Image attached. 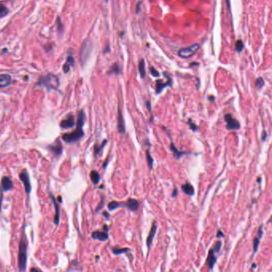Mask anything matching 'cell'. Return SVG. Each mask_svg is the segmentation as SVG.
Listing matches in <instances>:
<instances>
[{"label": "cell", "instance_id": "cell-1", "mask_svg": "<svg viewBox=\"0 0 272 272\" xmlns=\"http://www.w3.org/2000/svg\"><path fill=\"white\" fill-rule=\"evenodd\" d=\"M59 78L53 73H47L46 75L41 76L37 85L40 87H45L47 90H58L59 87Z\"/></svg>", "mask_w": 272, "mask_h": 272}, {"label": "cell", "instance_id": "cell-2", "mask_svg": "<svg viewBox=\"0 0 272 272\" xmlns=\"http://www.w3.org/2000/svg\"><path fill=\"white\" fill-rule=\"evenodd\" d=\"M27 246L26 242V238L22 236V239L19 243V248H18V270L20 272H24L27 268Z\"/></svg>", "mask_w": 272, "mask_h": 272}, {"label": "cell", "instance_id": "cell-3", "mask_svg": "<svg viewBox=\"0 0 272 272\" xmlns=\"http://www.w3.org/2000/svg\"><path fill=\"white\" fill-rule=\"evenodd\" d=\"M84 136V132L82 128L77 127L74 131L69 133H65L62 135V139L66 143H73L78 141Z\"/></svg>", "mask_w": 272, "mask_h": 272}, {"label": "cell", "instance_id": "cell-4", "mask_svg": "<svg viewBox=\"0 0 272 272\" xmlns=\"http://www.w3.org/2000/svg\"><path fill=\"white\" fill-rule=\"evenodd\" d=\"M199 48H200L199 44H193L190 47L180 50L178 51V55L183 58H189L192 57L193 55L199 50Z\"/></svg>", "mask_w": 272, "mask_h": 272}, {"label": "cell", "instance_id": "cell-5", "mask_svg": "<svg viewBox=\"0 0 272 272\" xmlns=\"http://www.w3.org/2000/svg\"><path fill=\"white\" fill-rule=\"evenodd\" d=\"M224 120L227 122V129H240V123L230 114H226L224 116Z\"/></svg>", "mask_w": 272, "mask_h": 272}, {"label": "cell", "instance_id": "cell-6", "mask_svg": "<svg viewBox=\"0 0 272 272\" xmlns=\"http://www.w3.org/2000/svg\"><path fill=\"white\" fill-rule=\"evenodd\" d=\"M19 178H20L21 181H22L23 185H24L25 191H26V192H27V194H29V193L31 192V184L27 171V170L22 171V173L19 174Z\"/></svg>", "mask_w": 272, "mask_h": 272}, {"label": "cell", "instance_id": "cell-7", "mask_svg": "<svg viewBox=\"0 0 272 272\" xmlns=\"http://www.w3.org/2000/svg\"><path fill=\"white\" fill-rule=\"evenodd\" d=\"M173 83V81L171 79V77L168 75V81L164 82L162 80H158L156 81V93L157 94H161L163 91V89H165L167 86H170Z\"/></svg>", "mask_w": 272, "mask_h": 272}, {"label": "cell", "instance_id": "cell-8", "mask_svg": "<svg viewBox=\"0 0 272 272\" xmlns=\"http://www.w3.org/2000/svg\"><path fill=\"white\" fill-rule=\"evenodd\" d=\"M75 125V120H74V117L72 114H69V116L62 120L60 123V126L62 129H70L73 127Z\"/></svg>", "mask_w": 272, "mask_h": 272}, {"label": "cell", "instance_id": "cell-9", "mask_svg": "<svg viewBox=\"0 0 272 272\" xmlns=\"http://www.w3.org/2000/svg\"><path fill=\"white\" fill-rule=\"evenodd\" d=\"M73 63H74V58H73V56L72 54V53H69L68 57H67L66 61H65V64L63 65L62 69L63 72L65 73H69V70H70V68L73 65Z\"/></svg>", "mask_w": 272, "mask_h": 272}, {"label": "cell", "instance_id": "cell-10", "mask_svg": "<svg viewBox=\"0 0 272 272\" xmlns=\"http://www.w3.org/2000/svg\"><path fill=\"white\" fill-rule=\"evenodd\" d=\"M49 148L50 149V151L52 152H54V154L55 156H61V153H62V145H61V142L59 140H57L56 142L54 143L52 145H50Z\"/></svg>", "mask_w": 272, "mask_h": 272}, {"label": "cell", "instance_id": "cell-11", "mask_svg": "<svg viewBox=\"0 0 272 272\" xmlns=\"http://www.w3.org/2000/svg\"><path fill=\"white\" fill-rule=\"evenodd\" d=\"M117 120H118V123H117L118 131H119L121 133H125V123L124 117H123V115H122L121 109L118 110Z\"/></svg>", "mask_w": 272, "mask_h": 272}, {"label": "cell", "instance_id": "cell-12", "mask_svg": "<svg viewBox=\"0 0 272 272\" xmlns=\"http://www.w3.org/2000/svg\"><path fill=\"white\" fill-rule=\"evenodd\" d=\"M156 229H157V225H156V222H154V223H152L150 232H149V234H148V237H147L146 244H147V246H148V248H150L151 245H152V241H153V238H154L155 235H156Z\"/></svg>", "mask_w": 272, "mask_h": 272}, {"label": "cell", "instance_id": "cell-13", "mask_svg": "<svg viewBox=\"0 0 272 272\" xmlns=\"http://www.w3.org/2000/svg\"><path fill=\"white\" fill-rule=\"evenodd\" d=\"M125 207L129 209L130 211H136L138 210L139 208V203L138 201L136 200L135 199H129L128 200L126 201L125 203Z\"/></svg>", "mask_w": 272, "mask_h": 272}, {"label": "cell", "instance_id": "cell-14", "mask_svg": "<svg viewBox=\"0 0 272 272\" xmlns=\"http://www.w3.org/2000/svg\"><path fill=\"white\" fill-rule=\"evenodd\" d=\"M215 252H214L213 249H210L209 252H208V255H207V264L210 270H211L214 267V265L216 262V257L215 256Z\"/></svg>", "mask_w": 272, "mask_h": 272}, {"label": "cell", "instance_id": "cell-15", "mask_svg": "<svg viewBox=\"0 0 272 272\" xmlns=\"http://www.w3.org/2000/svg\"><path fill=\"white\" fill-rule=\"evenodd\" d=\"M52 201H53L54 206L55 208V216H54V223L56 225H58L59 224V220H60V206H59L58 201H56L54 197L53 196H50Z\"/></svg>", "mask_w": 272, "mask_h": 272}, {"label": "cell", "instance_id": "cell-16", "mask_svg": "<svg viewBox=\"0 0 272 272\" xmlns=\"http://www.w3.org/2000/svg\"><path fill=\"white\" fill-rule=\"evenodd\" d=\"M2 191L6 192L9 191L10 189H12L13 188V182L11 181L9 177H3L2 178Z\"/></svg>", "mask_w": 272, "mask_h": 272}, {"label": "cell", "instance_id": "cell-17", "mask_svg": "<svg viewBox=\"0 0 272 272\" xmlns=\"http://www.w3.org/2000/svg\"><path fill=\"white\" fill-rule=\"evenodd\" d=\"M11 83V77L9 74L2 73L0 75V87L4 88L8 86Z\"/></svg>", "mask_w": 272, "mask_h": 272}, {"label": "cell", "instance_id": "cell-18", "mask_svg": "<svg viewBox=\"0 0 272 272\" xmlns=\"http://www.w3.org/2000/svg\"><path fill=\"white\" fill-rule=\"evenodd\" d=\"M92 237L94 238V240H101V241H106L108 240L109 238V235H108L107 232H99V231H97V232H94L92 234Z\"/></svg>", "mask_w": 272, "mask_h": 272}, {"label": "cell", "instance_id": "cell-19", "mask_svg": "<svg viewBox=\"0 0 272 272\" xmlns=\"http://www.w3.org/2000/svg\"><path fill=\"white\" fill-rule=\"evenodd\" d=\"M258 233H259L258 236L255 238V240H253V251H254V253H256L259 249V245L260 238H261V236H262V235H263L262 226H260L259 228Z\"/></svg>", "mask_w": 272, "mask_h": 272}, {"label": "cell", "instance_id": "cell-20", "mask_svg": "<svg viewBox=\"0 0 272 272\" xmlns=\"http://www.w3.org/2000/svg\"><path fill=\"white\" fill-rule=\"evenodd\" d=\"M182 190H183L184 192L188 196H192L194 195V193H195V190H194V188H193L192 185L191 184L189 183H186L182 185V187H181Z\"/></svg>", "mask_w": 272, "mask_h": 272}, {"label": "cell", "instance_id": "cell-21", "mask_svg": "<svg viewBox=\"0 0 272 272\" xmlns=\"http://www.w3.org/2000/svg\"><path fill=\"white\" fill-rule=\"evenodd\" d=\"M85 115L84 110H80L77 114V127H81L82 128L85 124Z\"/></svg>", "mask_w": 272, "mask_h": 272}, {"label": "cell", "instance_id": "cell-22", "mask_svg": "<svg viewBox=\"0 0 272 272\" xmlns=\"http://www.w3.org/2000/svg\"><path fill=\"white\" fill-rule=\"evenodd\" d=\"M170 148L171 150L173 151V154H174V156L176 157L177 159H180L181 157V156L184 154H187L188 152H181V151H179L176 147H175L174 144L173 142L171 143L170 144Z\"/></svg>", "mask_w": 272, "mask_h": 272}, {"label": "cell", "instance_id": "cell-23", "mask_svg": "<svg viewBox=\"0 0 272 272\" xmlns=\"http://www.w3.org/2000/svg\"><path fill=\"white\" fill-rule=\"evenodd\" d=\"M138 69L140 77L141 78H144V77L146 75V71H145V62H144V59H140V62H139Z\"/></svg>", "mask_w": 272, "mask_h": 272}, {"label": "cell", "instance_id": "cell-24", "mask_svg": "<svg viewBox=\"0 0 272 272\" xmlns=\"http://www.w3.org/2000/svg\"><path fill=\"white\" fill-rule=\"evenodd\" d=\"M121 72V68L120 65H118L117 63H114V65L110 67V70L108 72L109 74H119Z\"/></svg>", "mask_w": 272, "mask_h": 272}, {"label": "cell", "instance_id": "cell-25", "mask_svg": "<svg viewBox=\"0 0 272 272\" xmlns=\"http://www.w3.org/2000/svg\"><path fill=\"white\" fill-rule=\"evenodd\" d=\"M90 179H91L92 182L94 184H98L99 183L100 180H101V177H100L99 173L97 171H92L90 173Z\"/></svg>", "mask_w": 272, "mask_h": 272}, {"label": "cell", "instance_id": "cell-26", "mask_svg": "<svg viewBox=\"0 0 272 272\" xmlns=\"http://www.w3.org/2000/svg\"><path fill=\"white\" fill-rule=\"evenodd\" d=\"M9 13V10L8 8L6 7V6L3 5L2 2L0 3V18H4L5 16H6Z\"/></svg>", "mask_w": 272, "mask_h": 272}, {"label": "cell", "instance_id": "cell-27", "mask_svg": "<svg viewBox=\"0 0 272 272\" xmlns=\"http://www.w3.org/2000/svg\"><path fill=\"white\" fill-rule=\"evenodd\" d=\"M121 205V203H118L117 201H111L109 204H108V208L110 211H114L115 209H117L118 207Z\"/></svg>", "mask_w": 272, "mask_h": 272}, {"label": "cell", "instance_id": "cell-28", "mask_svg": "<svg viewBox=\"0 0 272 272\" xmlns=\"http://www.w3.org/2000/svg\"><path fill=\"white\" fill-rule=\"evenodd\" d=\"M106 144H107V140H105L101 145L95 144V146H94V154H95V156H98V155L99 154L100 152L102 151V149H103L104 146H105Z\"/></svg>", "mask_w": 272, "mask_h": 272}, {"label": "cell", "instance_id": "cell-29", "mask_svg": "<svg viewBox=\"0 0 272 272\" xmlns=\"http://www.w3.org/2000/svg\"><path fill=\"white\" fill-rule=\"evenodd\" d=\"M146 157H147V163H148L149 169H152V168H153V162H154V161H153V158H152V156H151L150 152H149V150L146 151Z\"/></svg>", "mask_w": 272, "mask_h": 272}, {"label": "cell", "instance_id": "cell-30", "mask_svg": "<svg viewBox=\"0 0 272 272\" xmlns=\"http://www.w3.org/2000/svg\"><path fill=\"white\" fill-rule=\"evenodd\" d=\"M128 252H129V249L128 248H113V252L115 255H121V254H125Z\"/></svg>", "mask_w": 272, "mask_h": 272}, {"label": "cell", "instance_id": "cell-31", "mask_svg": "<svg viewBox=\"0 0 272 272\" xmlns=\"http://www.w3.org/2000/svg\"><path fill=\"white\" fill-rule=\"evenodd\" d=\"M264 85V80L263 77H258L255 81V87L258 89H261Z\"/></svg>", "mask_w": 272, "mask_h": 272}, {"label": "cell", "instance_id": "cell-32", "mask_svg": "<svg viewBox=\"0 0 272 272\" xmlns=\"http://www.w3.org/2000/svg\"><path fill=\"white\" fill-rule=\"evenodd\" d=\"M244 48V43H243V41L242 40H238L236 42V49L237 50V52H241Z\"/></svg>", "mask_w": 272, "mask_h": 272}, {"label": "cell", "instance_id": "cell-33", "mask_svg": "<svg viewBox=\"0 0 272 272\" xmlns=\"http://www.w3.org/2000/svg\"><path fill=\"white\" fill-rule=\"evenodd\" d=\"M57 25H58V31H59V33H61V34L63 31V29H64V27H63V24L61 21V18H59V17L57 18Z\"/></svg>", "mask_w": 272, "mask_h": 272}, {"label": "cell", "instance_id": "cell-34", "mask_svg": "<svg viewBox=\"0 0 272 272\" xmlns=\"http://www.w3.org/2000/svg\"><path fill=\"white\" fill-rule=\"evenodd\" d=\"M150 73L152 74V76L153 77H160V73H159L154 67L151 66L150 67Z\"/></svg>", "mask_w": 272, "mask_h": 272}, {"label": "cell", "instance_id": "cell-35", "mask_svg": "<svg viewBox=\"0 0 272 272\" xmlns=\"http://www.w3.org/2000/svg\"><path fill=\"white\" fill-rule=\"evenodd\" d=\"M220 248H221V242L220 241L216 242V243L214 244V248H213L214 252H218L219 250H220Z\"/></svg>", "mask_w": 272, "mask_h": 272}, {"label": "cell", "instance_id": "cell-36", "mask_svg": "<svg viewBox=\"0 0 272 272\" xmlns=\"http://www.w3.org/2000/svg\"><path fill=\"white\" fill-rule=\"evenodd\" d=\"M188 125H189V126H190V128H191L193 130V131H196V130H197V125L196 124H194V123H192V121L190 120V119H189V120H188Z\"/></svg>", "mask_w": 272, "mask_h": 272}, {"label": "cell", "instance_id": "cell-37", "mask_svg": "<svg viewBox=\"0 0 272 272\" xmlns=\"http://www.w3.org/2000/svg\"><path fill=\"white\" fill-rule=\"evenodd\" d=\"M142 4V2H138L136 3V14H139L140 13V5Z\"/></svg>", "mask_w": 272, "mask_h": 272}, {"label": "cell", "instance_id": "cell-38", "mask_svg": "<svg viewBox=\"0 0 272 272\" xmlns=\"http://www.w3.org/2000/svg\"><path fill=\"white\" fill-rule=\"evenodd\" d=\"M103 206H104V201L102 200V201H101V203H100L99 205L98 206V208L96 209V211H97V212H98V211H99L100 210L102 209V207H103Z\"/></svg>", "mask_w": 272, "mask_h": 272}, {"label": "cell", "instance_id": "cell-39", "mask_svg": "<svg viewBox=\"0 0 272 272\" xmlns=\"http://www.w3.org/2000/svg\"><path fill=\"white\" fill-rule=\"evenodd\" d=\"M31 272H43L39 268H36V267H33L31 269Z\"/></svg>", "mask_w": 272, "mask_h": 272}, {"label": "cell", "instance_id": "cell-40", "mask_svg": "<svg viewBox=\"0 0 272 272\" xmlns=\"http://www.w3.org/2000/svg\"><path fill=\"white\" fill-rule=\"evenodd\" d=\"M217 237H218V238H219V237H223V234L222 233V232H221V231H220V230H219V231H218Z\"/></svg>", "mask_w": 272, "mask_h": 272}, {"label": "cell", "instance_id": "cell-41", "mask_svg": "<svg viewBox=\"0 0 272 272\" xmlns=\"http://www.w3.org/2000/svg\"><path fill=\"white\" fill-rule=\"evenodd\" d=\"M109 51H110V46L107 45L106 47V48H105V50H104V53H107Z\"/></svg>", "mask_w": 272, "mask_h": 272}, {"label": "cell", "instance_id": "cell-42", "mask_svg": "<svg viewBox=\"0 0 272 272\" xmlns=\"http://www.w3.org/2000/svg\"><path fill=\"white\" fill-rule=\"evenodd\" d=\"M177 189L175 188L174 190H173V195H172V196L176 197L177 196Z\"/></svg>", "mask_w": 272, "mask_h": 272}, {"label": "cell", "instance_id": "cell-43", "mask_svg": "<svg viewBox=\"0 0 272 272\" xmlns=\"http://www.w3.org/2000/svg\"><path fill=\"white\" fill-rule=\"evenodd\" d=\"M266 132H263V140H266Z\"/></svg>", "mask_w": 272, "mask_h": 272}, {"label": "cell", "instance_id": "cell-44", "mask_svg": "<svg viewBox=\"0 0 272 272\" xmlns=\"http://www.w3.org/2000/svg\"><path fill=\"white\" fill-rule=\"evenodd\" d=\"M108 230H109V228H108L107 225H105V226H104V232H107Z\"/></svg>", "mask_w": 272, "mask_h": 272}, {"label": "cell", "instance_id": "cell-45", "mask_svg": "<svg viewBox=\"0 0 272 272\" xmlns=\"http://www.w3.org/2000/svg\"><path fill=\"white\" fill-rule=\"evenodd\" d=\"M108 162H109V159H107V160L106 161V162L104 163V168H106V165H107V164H108Z\"/></svg>", "mask_w": 272, "mask_h": 272}, {"label": "cell", "instance_id": "cell-46", "mask_svg": "<svg viewBox=\"0 0 272 272\" xmlns=\"http://www.w3.org/2000/svg\"><path fill=\"white\" fill-rule=\"evenodd\" d=\"M58 202H59V203H61V197L59 196L58 198Z\"/></svg>", "mask_w": 272, "mask_h": 272}, {"label": "cell", "instance_id": "cell-47", "mask_svg": "<svg viewBox=\"0 0 272 272\" xmlns=\"http://www.w3.org/2000/svg\"><path fill=\"white\" fill-rule=\"evenodd\" d=\"M103 215H106V217H107V218H108V217H109V215H107V212H106V211H105V212H104V213H103Z\"/></svg>", "mask_w": 272, "mask_h": 272}, {"label": "cell", "instance_id": "cell-48", "mask_svg": "<svg viewBox=\"0 0 272 272\" xmlns=\"http://www.w3.org/2000/svg\"><path fill=\"white\" fill-rule=\"evenodd\" d=\"M209 99L212 101V100H215V98H211H211H209Z\"/></svg>", "mask_w": 272, "mask_h": 272}]
</instances>
